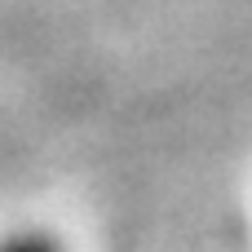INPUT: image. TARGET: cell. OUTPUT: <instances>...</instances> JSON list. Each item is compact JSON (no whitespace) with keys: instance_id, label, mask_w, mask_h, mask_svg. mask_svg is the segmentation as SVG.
Masks as SVG:
<instances>
[{"instance_id":"6da1fadb","label":"cell","mask_w":252,"mask_h":252,"mask_svg":"<svg viewBox=\"0 0 252 252\" xmlns=\"http://www.w3.org/2000/svg\"><path fill=\"white\" fill-rule=\"evenodd\" d=\"M0 252H58L49 239H35V235H27V239H13V244H4Z\"/></svg>"}]
</instances>
